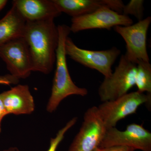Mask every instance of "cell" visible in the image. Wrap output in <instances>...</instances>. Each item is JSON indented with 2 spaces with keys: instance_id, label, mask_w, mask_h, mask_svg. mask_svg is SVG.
Here are the masks:
<instances>
[{
  "instance_id": "7a4b0ae2",
  "label": "cell",
  "mask_w": 151,
  "mask_h": 151,
  "mask_svg": "<svg viewBox=\"0 0 151 151\" xmlns=\"http://www.w3.org/2000/svg\"><path fill=\"white\" fill-rule=\"evenodd\" d=\"M59 34L58 46L56 51V69L53 78L51 94L47 105V111L52 113L56 110L60 102L71 95L84 97L87 89L76 86L72 81L68 68L65 49L66 39L70 32V27L65 24L57 26Z\"/></svg>"
},
{
  "instance_id": "8992f818",
  "label": "cell",
  "mask_w": 151,
  "mask_h": 151,
  "mask_svg": "<svg viewBox=\"0 0 151 151\" xmlns=\"http://www.w3.org/2000/svg\"><path fill=\"white\" fill-rule=\"evenodd\" d=\"M106 130L97 106L88 108L84 113L81 128L68 151H93L99 147Z\"/></svg>"
},
{
  "instance_id": "4fadbf2b",
  "label": "cell",
  "mask_w": 151,
  "mask_h": 151,
  "mask_svg": "<svg viewBox=\"0 0 151 151\" xmlns=\"http://www.w3.org/2000/svg\"><path fill=\"white\" fill-rule=\"evenodd\" d=\"M0 95L8 114H30L35 109L34 100L27 85L18 84Z\"/></svg>"
},
{
  "instance_id": "9a60e30c",
  "label": "cell",
  "mask_w": 151,
  "mask_h": 151,
  "mask_svg": "<svg viewBox=\"0 0 151 151\" xmlns=\"http://www.w3.org/2000/svg\"><path fill=\"white\" fill-rule=\"evenodd\" d=\"M135 85L138 92L151 94V65L150 62L139 61L137 63Z\"/></svg>"
},
{
  "instance_id": "ac0fdd59",
  "label": "cell",
  "mask_w": 151,
  "mask_h": 151,
  "mask_svg": "<svg viewBox=\"0 0 151 151\" xmlns=\"http://www.w3.org/2000/svg\"><path fill=\"white\" fill-rule=\"evenodd\" d=\"M135 150L131 147L124 146H115L106 147H97L93 151H135Z\"/></svg>"
},
{
  "instance_id": "30bf717a",
  "label": "cell",
  "mask_w": 151,
  "mask_h": 151,
  "mask_svg": "<svg viewBox=\"0 0 151 151\" xmlns=\"http://www.w3.org/2000/svg\"><path fill=\"white\" fill-rule=\"evenodd\" d=\"M0 58L5 63L10 74L19 79L27 78L33 71L28 48L22 37L0 47Z\"/></svg>"
},
{
  "instance_id": "5bb4252c",
  "label": "cell",
  "mask_w": 151,
  "mask_h": 151,
  "mask_svg": "<svg viewBox=\"0 0 151 151\" xmlns=\"http://www.w3.org/2000/svg\"><path fill=\"white\" fill-rule=\"evenodd\" d=\"M26 22L16 8L12 5L0 19V47L15 39L22 37Z\"/></svg>"
},
{
  "instance_id": "ffe728a7",
  "label": "cell",
  "mask_w": 151,
  "mask_h": 151,
  "mask_svg": "<svg viewBox=\"0 0 151 151\" xmlns=\"http://www.w3.org/2000/svg\"><path fill=\"white\" fill-rule=\"evenodd\" d=\"M8 115L6 111L0 95V133L1 132V122L4 117Z\"/></svg>"
},
{
  "instance_id": "8fae6325",
  "label": "cell",
  "mask_w": 151,
  "mask_h": 151,
  "mask_svg": "<svg viewBox=\"0 0 151 151\" xmlns=\"http://www.w3.org/2000/svg\"><path fill=\"white\" fill-rule=\"evenodd\" d=\"M60 12L72 17L91 13L103 7H107L122 14L124 6L121 0H52Z\"/></svg>"
},
{
  "instance_id": "5b68a950",
  "label": "cell",
  "mask_w": 151,
  "mask_h": 151,
  "mask_svg": "<svg viewBox=\"0 0 151 151\" xmlns=\"http://www.w3.org/2000/svg\"><path fill=\"white\" fill-rule=\"evenodd\" d=\"M65 49L66 55L71 59L84 66L97 70L105 77L112 74V65L121 52L116 47L100 51L79 48L69 37L65 40Z\"/></svg>"
},
{
  "instance_id": "9c48e42d",
  "label": "cell",
  "mask_w": 151,
  "mask_h": 151,
  "mask_svg": "<svg viewBox=\"0 0 151 151\" xmlns=\"http://www.w3.org/2000/svg\"><path fill=\"white\" fill-rule=\"evenodd\" d=\"M70 32L76 33L91 29H108L116 26H128L133 21L128 16L107 7L101 8L91 13L72 17Z\"/></svg>"
},
{
  "instance_id": "44dd1931",
  "label": "cell",
  "mask_w": 151,
  "mask_h": 151,
  "mask_svg": "<svg viewBox=\"0 0 151 151\" xmlns=\"http://www.w3.org/2000/svg\"><path fill=\"white\" fill-rule=\"evenodd\" d=\"M8 1L7 0H0V11L5 6Z\"/></svg>"
},
{
  "instance_id": "7c38bea8",
  "label": "cell",
  "mask_w": 151,
  "mask_h": 151,
  "mask_svg": "<svg viewBox=\"0 0 151 151\" xmlns=\"http://www.w3.org/2000/svg\"><path fill=\"white\" fill-rule=\"evenodd\" d=\"M12 4L27 22L54 20L61 14L52 0H14Z\"/></svg>"
},
{
  "instance_id": "d6986e66",
  "label": "cell",
  "mask_w": 151,
  "mask_h": 151,
  "mask_svg": "<svg viewBox=\"0 0 151 151\" xmlns=\"http://www.w3.org/2000/svg\"><path fill=\"white\" fill-rule=\"evenodd\" d=\"M19 79L10 74L0 75V84L9 85L18 84Z\"/></svg>"
},
{
  "instance_id": "2e32d148",
  "label": "cell",
  "mask_w": 151,
  "mask_h": 151,
  "mask_svg": "<svg viewBox=\"0 0 151 151\" xmlns=\"http://www.w3.org/2000/svg\"><path fill=\"white\" fill-rule=\"evenodd\" d=\"M144 1L131 0L127 5H124L122 14L134 16L138 21L143 20L144 16Z\"/></svg>"
},
{
  "instance_id": "e0dca14e",
  "label": "cell",
  "mask_w": 151,
  "mask_h": 151,
  "mask_svg": "<svg viewBox=\"0 0 151 151\" xmlns=\"http://www.w3.org/2000/svg\"><path fill=\"white\" fill-rule=\"evenodd\" d=\"M77 121V117H74L70 120L66 125L58 132L55 137L51 138L49 148L47 151H56L60 143L64 139V136L69 129L73 127Z\"/></svg>"
},
{
  "instance_id": "ba28073f",
  "label": "cell",
  "mask_w": 151,
  "mask_h": 151,
  "mask_svg": "<svg viewBox=\"0 0 151 151\" xmlns=\"http://www.w3.org/2000/svg\"><path fill=\"white\" fill-rule=\"evenodd\" d=\"M151 22V17H148L135 24L114 27L116 32L125 40L127 51L124 55L130 61L136 63L139 61L150 62L147 36Z\"/></svg>"
},
{
  "instance_id": "52a82bcc",
  "label": "cell",
  "mask_w": 151,
  "mask_h": 151,
  "mask_svg": "<svg viewBox=\"0 0 151 151\" xmlns=\"http://www.w3.org/2000/svg\"><path fill=\"white\" fill-rule=\"evenodd\" d=\"M115 146L131 147L135 150L151 151V133L142 125L129 124L126 129L120 131L116 127L107 129L99 147Z\"/></svg>"
},
{
  "instance_id": "6da1fadb",
  "label": "cell",
  "mask_w": 151,
  "mask_h": 151,
  "mask_svg": "<svg viewBox=\"0 0 151 151\" xmlns=\"http://www.w3.org/2000/svg\"><path fill=\"white\" fill-rule=\"evenodd\" d=\"M54 20L26 22L22 37L28 48L33 71L47 74L53 69L59 40Z\"/></svg>"
},
{
  "instance_id": "7402d4cb",
  "label": "cell",
  "mask_w": 151,
  "mask_h": 151,
  "mask_svg": "<svg viewBox=\"0 0 151 151\" xmlns=\"http://www.w3.org/2000/svg\"><path fill=\"white\" fill-rule=\"evenodd\" d=\"M3 151H20L17 147H11L7 149L4 150Z\"/></svg>"
},
{
  "instance_id": "277c9868",
  "label": "cell",
  "mask_w": 151,
  "mask_h": 151,
  "mask_svg": "<svg viewBox=\"0 0 151 151\" xmlns=\"http://www.w3.org/2000/svg\"><path fill=\"white\" fill-rule=\"evenodd\" d=\"M137 64L130 61L124 55L110 76L105 77L98 93L102 102L112 101L128 93L135 85Z\"/></svg>"
},
{
  "instance_id": "3957f363",
  "label": "cell",
  "mask_w": 151,
  "mask_h": 151,
  "mask_svg": "<svg viewBox=\"0 0 151 151\" xmlns=\"http://www.w3.org/2000/svg\"><path fill=\"white\" fill-rule=\"evenodd\" d=\"M143 104L151 110V94L136 91L127 93L115 100L103 102L97 108L107 129L116 127L119 121L136 113L138 108Z\"/></svg>"
}]
</instances>
